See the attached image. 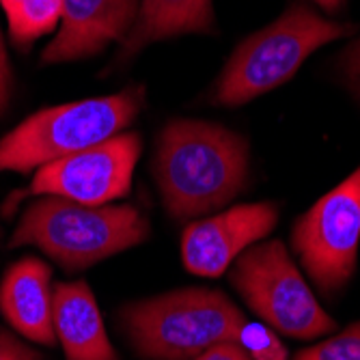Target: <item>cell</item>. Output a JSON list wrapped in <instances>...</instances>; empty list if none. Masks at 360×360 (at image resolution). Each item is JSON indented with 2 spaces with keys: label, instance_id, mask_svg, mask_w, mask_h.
Masks as SVG:
<instances>
[{
  "label": "cell",
  "instance_id": "cell-13",
  "mask_svg": "<svg viewBox=\"0 0 360 360\" xmlns=\"http://www.w3.org/2000/svg\"><path fill=\"white\" fill-rule=\"evenodd\" d=\"M190 32H214L212 0H141L136 22L123 39L119 60H129L153 41Z\"/></svg>",
  "mask_w": 360,
  "mask_h": 360
},
{
  "label": "cell",
  "instance_id": "cell-3",
  "mask_svg": "<svg viewBox=\"0 0 360 360\" xmlns=\"http://www.w3.org/2000/svg\"><path fill=\"white\" fill-rule=\"evenodd\" d=\"M242 311L222 291L192 287L132 302L119 326L145 360H190L205 349L238 341Z\"/></svg>",
  "mask_w": 360,
  "mask_h": 360
},
{
  "label": "cell",
  "instance_id": "cell-17",
  "mask_svg": "<svg viewBox=\"0 0 360 360\" xmlns=\"http://www.w3.org/2000/svg\"><path fill=\"white\" fill-rule=\"evenodd\" d=\"M0 360H44V356L18 341L13 335L0 330Z\"/></svg>",
  "mask_w": 360,
  "mask_h": 360
},
{
  "label": "cell",
  "instance_id": "cell-5",
  "mask_svg": "<svg viewBox=\"0 0 360 360\" xmlns=\"http://www.w3.org/2000/svg\"><path fill=\"white\" fill-rule=\"evenodd\" d=\"M352 32V24L330 22L304 5H293L236 48L216 82L214 100L224 106H242L266 95L291 80L317 48Z\"/></svg>",
  "mask_w": 360,
  "mask_h": 360
},
{
  "label": "cell",
  "instance_id": "cell-15",
  "mask_svg": "<svg viewBox=\"0 0 360 360\" xmlns=\"http://www.w3.org/2000/svg\"><path fill=\"white\" fill-rule=\"evenodd\" d=\"M238 343L250 360H287V349L276 330L259 321H246L240 326Z\"/></svg>",
  "mask_w": 360,
  "mask_h": 360
},
{
  "label": "cell",
  "instance_id": "cell-20",
  "mask_svg": "<svg viewBox=\"0 0 360 360\" xmlns=\"http://www.w3.org/2000/svg\"><path fill=\"white\" fill-rule=\"evenodd\" d=\"M9 97H11V70H9V58L5 52L3 35H0V117L7 110Z\"/></svg>",
  "mask_w": 360,
  "mask_h": 360
},
{
  "label": "cell",
  "instance_id": "cell-8",
  "mask_svg": "<svg viewBox=\"0 0 360 360\" xmlns=\"http://www.w3.org/2000/svg\"><path fill=\"white\" fill-rule=\"evenodd\" d=\"M139 155V134H117L100 145L65 155L37 169L30 192L39 196H60L91 207L106 205L125 196L132 188Z\"/></svg>",
  "mask_w": 360,
  "mask_h": 360
},
{
  "label": "cell",
  "instance_id": "cell-6",
  "mask_svg": "<svg viewBox=\"0 0 360 360\" xmlns=\"http://www.w3.org/2000/svg\"><path fill=\"white\" fill-rule=\"evenodd\" d=\"M231 283L264 323L285 337L307 341L337 328L278 240L246 248L236 259Z\"/></svg>",
  "mask_w": 360,
  "mask_h": 360
},
{
  "label": "cell",
  "instance_id": "cell-9",
  "mask_svg": "<svg viewBox=\"0 0 360 360\" xmlns=\"http://www.w3.org/2000/svg\"><path fill=\"white\" fill-rule=\"evenodd\" d=\"M278 222L274 203H244L222 214L192 220L181 236V259L190 274L220 276Z\"/></svg>",
  "mask_w": 360,
  "mask_h": 360
},
{
  "label": "cell",
  "instance_id": "cell-21",
  "mask_svg": "<svg viewBox=\"0 0 360 360\" xmlns=\"http://www.w3.org/2000/svg\"><path fill=\"white\" fill-rule=\"evenodd\" d=\"M315 3H317L321 9H326V11H339L345 0H315Z\"/></svg>",
  "mask_w": 360,
  "mask_h": 360
},
{
  "label": "cell",
  "instance_id": "cell-12",
  "mask_svg": "<svg viewBox=\"0 0 360 360\" xmlns=\"http://www.w3.org/2000/svg\"><path fill=\"white\" fill-rule=\"evenodd\" d=\"M54 333L68 360H119L102 313L84 281L54 287Z\"/></svg>",
  "mask_w": 360,
  "mask_h": 360
},
{
  "label": "cell",
  "instance_id": "cell-18",
  "mask_svg": "<svg viewBox=\"0 0 360 360\" xmlns=\"http://www.w3.org/2000/svg\"><path fill=\"white\" fill-rule=\"evenodd\" d=\"M341 70L349 89L360 97V39L349 46L341 56Z\"/></svg>",
  "mask_w": 360,
  "mask_h": 360
},
{
  "label": "cell",
  "instance_id": "cell-16",
  "mask_svg": "<svg viewBox=\"0 0 360 360\" xmlns=\"http://www.w3.org/2000/svg\"><path fill=\"white\" fill-rule=\"evenodd\" d=\"M293 360H360V321L296 354Z\"/></svg>",
  "mask_w": 360,
  "mask_h": 360
},
{
  "label": "cell",
  "instance_id": "cell-19",
  "mask_svg": "<svg viewBox=\"0 0 360 360\" xmlns=\"http://www.w3.org/2000/svg\"><path fill=\"white\" fill-rule=\"evenodd\" d=\"M190 360H250V358L238 341H229V343H218Z\"/></svg>",
  "mask_w": 360,
  "mask_h": 360
},
{
  "label": "cell",
  "instance_id": "cell-7",
  "mask_svg": "<svg viewBox=\"0 0 360 360\" xmlns=\"http://www.w3.org/2000/svg\"><path fill=\"white\" fill-rule=\"evenodd\" d=\"M360 244V167L304 212L291 229V246L323 296L347 285Z\"/></svg>",
  "mask_w": 360,
  "mask_h": 360
},
{
  "label": "cell",
  "instance_id": "cell-2",
  "mask_svg": "<svg viewBox=\"0 0 360 360\" xmlns=\"http://www.w3.org/2000/svg\"><path fill=\"white\" fill-rule=\"evenodd\" d=\"M149 238V220L132 205H80L60 196L32 201L9 246H35L68 272L91 268Z\"/></svg>",
  "mask_w": 360,
  "mask_h": 360
},
{
  "label": "cell",
  "instance_id": "cell-1",
  "mask_svg": "<svg viewBox=\"0 0 360 360\" xmlns=\"http://www.w3.org/2000/svg\"><path fill=\"white\" fill-rule=\"evenodd\" d=\"M153 175L162 203L175 220L224 207L248 175V143L224 125L175 119L158 139Z\"/></svg>",
  "mask_w": 360,
  "mask_h": 360
},
{
  "label": "cell",
  "instance_id": "cell-11",
  "mask_svg": "<svg viewBox=\"0 0 360 360\" xmlns=\"http://www.w3.org/2000/svg\"><path fill=\"white\" fill-rule=\"evenodd\" d=\"M0 313L22 337L54 345V287L52 270L35 257L13 264L0 285Z\"/></svg>",
  "mask_w": 360,
  "mask_h": 360
},
{
  "label": "cell",
  "instance_id": "cell-14",
  "mask_svg": "<svg viewBox=\"0 0 360 360\" xmlns=\"http://www.w3.org/2000/svg\"><path fill=\"white\" fill-rule=\"evenodd\" d=\"M9 35L15 46L26 48L60 24L63 0H0Z\"/></svg>",
  "mask_w": 360,
  "mask_h": 360
},
{
  "label": "cell",
  "instance_id": "cell-4",
  "mask_svg": "<svg viewBox=\"0 0 360 360\" xmlns=\"http://www.w3.org/2000/svg\"><path fill=\"white\" fill-rule=\"evenodd\" d=\"M143 100V89L129 86L30 115L0 141V173L35 171L121 134L139 117Z\"/></svg>",
  "mask_w": 360,
  "mask_h": 360
},
{
  "label": "cell",
  "instance_id": "cell-10",
  "mask_svg": "<svg viewBox=\"0 0 360 360\" xmlns=\"http://www.w3.org/2000/svg\"><path fill=\"white\" fill-rule=\"evenodd\" d=\"M139 0H63L56 37L41 52V63H72L102 52L132 30Z\"/></svg>",
  "mask_w": 360,
  "mask_h": 360
}]
</instances>
